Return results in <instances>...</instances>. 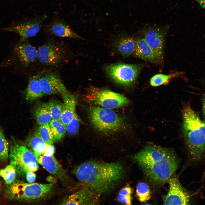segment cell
Instances as JSON below:
<instances>
[{
	"label": "cell",
	"instance_id": "obj_33",
	"mask_svg": "<svg viewBox=\"0 0 205 205\" xmlns=\"http://www.w3.org/2000/svg\"><path fill=\"white\" fill-rule=\"evenodd\" d=\"M27 181L29 183H33L36 179V175L34 172L28 171L25 174Z\"/></svg>",
	"mask_w": 205,
	"mask_h": 205
},
{
	"label": "cell",
	"instance_id": "obj_17",
	"mask_svg": "<svg viewBox=\"0 0 205 205\" xmlns=\"http://www.w3.org/2000/svg\"><path fill=\"white\" fill-rule=\"evenodd\" d=\"M62 95L64 103L60 120L66 126L76 113L75 110L77 101L75 96L69 91L62 94Z\"/></svg>",
	"mask_w": 205,
	"mask_h": 205
},
{
	"label": "cell",
	"instance_id": "obj_32",
	"mask_svg": "<svg viewBox=\"0 0 205 205\" xmlns=\"http://www.w3.org/2000/svg\"><path fill=\"white\" fill-rule=\"evenodd\" d=\"M81 120L76 113L73 119L66 125V132L70 135H74L78 132Z\"/></svg>",
	"mask_w": 205,
	"mask_h": 205
},
{
	"label": "cell",
	"instance_id": "obj_35",
	"mask_svg": "<svg viewBox=\"0 0 205 205\" xmlns=\"http://www.w3.org/2000/svg\"><path fill=\"white\" fill-rule=\"evenodd\" d=\"M202 111L203 115L204 118V122L205 123V95L202 98Z\"/></svg>",
	"mask_w": 205,
	"mask_h": 205
},
{
	"label": "cell",
	"instance_id": "obj_34",
	"mask_svg": "<svg viewBox=\"0 0 205 205\" xmlns=\"http://www.w3.org/2000/svg\"><path fill=\"white\" fill-rule=\"evenodd\" d=\"M55 152V148L53 144H48L43 153L44 154L48 155H54Z\"/></svg>",
	"mask_w": 205,
	"mask_h": 205
},
{
	"label": "cell",
	"instance_id": "obj_21",
	"mask_svg": "<svg viewBox=\"0 0 205 205\" xmlns=\"http://www.w3.org/2000/svg\"><path fill=\"white\" fill-rule=\"evenodd\" d=\"M40 75L32 77L24 91L26 99L32 101L42 97L44 94L39 83Z\"/></svg>",
	"mask_w": 205,
	"mask_h": 205
},
{
	"label": "cell",
	"instance_id": "obj_24",
	"mask_svg": "<svg viewBox=\"0 0 205 205\" xmlns=\"http://www.w3.org/2000/svg\"><path fill=\"white\" fill-rule=\"evenodd\" d=\"M49 125L55 142L62 139L66 132L65 126L60 120L53 119L52 120Z\"/></svg>",
	"mask_w": 205,
	"mask_h": 205
},
{
	"label": "cell",
	"instance_id": "obj_36",
	"mask_svg": "<svg viewBox=\"0 0 205 205\" xmlns=\"http://www.w3.org/2000/svg\"><path fill=\"white\" fill-rule=\"evenodd\" d=\"M197 2L200 6L205 9V0H194Z\"/></svg>",
	"mask_w": 205,
	"mask_h": 205
},
{
	"label": "cell",
	"instance_id": "obj_5",
	"mask_svg": "<svg viewBox=\"0 0 205 205\" xmlns=\"http://www.w3.org/2000/svg\"><path fill=\"white\" fill-rule=\"evenodd\" d=\"M89 115L92 125L101 132H117L125 125L123 119L111 109L92 105L89 108Z\"/></svg>",
	"mask_w": 205,
	"mask_h": 205
},
{
	"label": "cell",
	"instance_id": "obj_15",
	"mask_svg": "<svg viewBox=\"0 0 205 205\" xmlns=\"http://www.w3.org/2000/svg\"><path fill=\"white\" fill-rule=\"evenodd\" d=\"M34 154L38 163L41 165L46 171L62 181H67L68 177L65 171L54 155L48 156L43 153Z\"/></svg>",
	"mask_w": 205,
	"mask_h": 205
},
{
	"label": "cell",
	"instance_id": "obj_1",
	"mask_svg": "<svg viewBox=\"0 0 205 205\" xmlns=\"http://www.w3.org/2000/svg\"><path fill=\"white\" fill-rule=\"evenodd\" d=\"M132 158L155 184L168 181L179 165L178 158L172 150L153 145L146 146Z\"/></svg>",
	"mask_w": 205,
	"mask_h": 205
},
{
	"label": "cell",
	"instance_id": "obj_29",
	"mask_svg": "<svg viewBox=\"0 0 205 205\" xmlns=\"http://www.w3.org/2000/svg\"><path fill=\"white\" fill-rule=\"evenodd\" d=\"M47 103L52 119L60 120L63 111V105L55 100H51Z\"/></svg>",
	"mask_w": 205,
	"mask_h": 205
},
{
	"label": "cell",
	"instance_id": "obj_16",
	"mask_svg": "<svg viewBox=\"0 0 205 205\" xmlns=\"http://www.w3.org/2000/svg\"><path fill=\"white\" fill-rule=\"evenodd\" d=\"M24 42L17 44L14 47V52L21 63L27 66L37 58V50L30 44Z\"/></svg>",
	"mask_w": 205,
	"mask_h": 205
},
{
	"label": "cell",
	"instance_id": "obj_13",
	"mask_svg": "<svg viewBox=\"0 0 205 205\" xmlns=\"http://www.w3.org/2000/svg\"><path fill=\"white\" fill-rule=\"evenodd\" d=\"M165 35V31L164 29L153 28L147 30L144 37L161 63L163 59Z\"/></svg>",
	"mask_w": 205,
	"mask_h": 205
},
{
	"label": "cell",
	"instance_id": "obj_31",
	"mask_svg": "<svg viewBox=\"0 0 205 205\" xmlns=\"http://www.w3.org/2000/svg\"><path fill=\"white\" fill-rule=\"evenodd\" d=\"M9 145L3 130L0 125V160L4 161L9 157Z\"/></svg>",
	"mask_w": 205,
	"mask_h": 205
},
{
	"label": "cell",
	"instance_id": "obj_25",
	"mask_svg": "<svg viewBox=\"0 0 205 205\" xmlns=\"http://www.w3.org/2000/svg\"><path fill=\"white\" fill-rule=\"evenodd\" d=\"M183 72H177L169 75L157 74L151 78L150 81V84L153 87L166 84L173 78L184 75V74H183Z\"/></svg>",
	"mask_w": 205,
	"mask_h": 205
},
{
	"label": "cell",
	"instance_id": "obj_9",
	"mask_svg": "<svg viewBox=\"0 0 205 205\" xmlns=\"http://www.w3.org/2000/svg\"><path fill=\"white\" fill-rule=\"evenodd\" d=\"M46 17L44 15L21 23H14L9 27L2 29L17 34L20 37L19 42H22L29 38L35 36L38 33Z\"/></svg>",
	"mask_w": 205,
	"mask_h": 205
},
{
	"label": "cell",
	"instance_id": "obj_27",
	"mask_svg": "<svg viewBox=\"0 0 205 205\" xmlns=\"http://www.w3.org/2000/svg\"><path fill=\"white\" fill-rule=\"evenodd\" d=\"M42 139L48 144H53L55 142L49 124L39 125L36 131Z\"/></svg>",
	"mask_w": 205,
	"mask_h": 205
},
{
	"label": "cell",
	"instance_id": "obj_18",
	"mask_svg": "<svg viewBox=\"0 0 205 205\" xmlns=\"http://www.w3.org/2000/svg\"><path fill=\"white\" fill-rule=\"evenodd\" d=\"M47 28L49 32L57 36L75 39L81 38L65 22L59 19H56L52 21L48 24Z\"/></svg>",
	"mask_w": 205,
	"mask_h": 205
},
{
	"label": "cell",
	"instance_id": "obj_28",
	"mask_svg": "<svg viewBox=\"0 0 205 205\" xmlns=\"http://www.w3.org/2000/svg\"><path fill=\"white\" fill-rule=\"evenodd\" d=\"M136 194L137 198L140 202H146L150 199L151 195L148 185L144 182L138 183L136 187Z\"/></svg>",
	"mask_w": 205,
	"mask_h": 205
},
{
	"label": "cell",
	"instance_id": "obj_22",
	"mask_svg": "<svg viewBox=\"0 0 205 205\" xmlns=\"http://www.w3.org/2000/svg\"><path fill=\"white\" fill-rule=\"evenodd\" d=\"M34 115L39 125L49 124L52 119L48 103H42L38 105L34 109Z\"/></svg>",
	"mask_w": 205,
	"mask_h": 205
},
{
	"label": "cell",
	"instance_id": "obj_12",
	"mask_svg": "<svg viewBox=\"0 0 205 205\" xmlns=\"http://www.w3.org/2000/svg\"><path fill=\"white\" fill-rule=\"evenodd\" d=\"M39 82L44 94L62 95L68 92L59 77L54 73L40 75Z\"/></svg>",
	"mask_w": 205,
	"mask_h": 205
},
{
	"label": "cell",
	"instance_id": "obj_11",
	"mask_svg": "<svg viewBox=\"0 0 205 205\" xmlns=\"http://www.w3.org/2000/svg\"><path fill=\"white\" fill-rule=\"evenodd\" d=\"M168 182L169 188L167 194L163 197L165 205H187L190 200L189 196L176 177L170 178Z\"/></svg>",
	"mask_w": 205,
	"mask_h": 205
},
{
	"label": "cell",
	"instance_id": "obj_19",
	"mask_svg": "<svg viewBox=\"0 0 205 205\" xmlns=\"http://www.w3.org/2000/svg\"><path fill=\"white\" fill-rule=\"evenodd\" d=\"M134 54L139 58L157 64L161 63L155 53L144 38L136 40Z\"/></svg>",
	"mask_w": 205,
	"mask_h": 205
},
{
	"label": "cell",
	"instance_id": "obj_26",
	"mask_svg": "<svg viewBox=\"0 0 205 205\" xmlns=\"http://www.w3.org/2000/svg\"><path fill=\"white\" fill-rule=\"evenodd\" d=\"M132 188L129 186L127 185L120 190L116 196V200L122 204L131 205L132 204Z\"/></svg>",
	"mask_w": 205,
	"mask_h": 205
},
{
	"label": "cell",
	"instance_id": "obj_7",
	"mask_svg": "<svg viewBox=\"0 0 205 205\" xmlns=\"http://www.w3.org/2000/svg\"><path fill=\"white\" fill-rule=\"evenodd\" d=\"M142 67L141 64L117 63L107 66L106 71L109 77L116 83L130 87L136 83Z\"/></svg>",
	"mask_w": 205,
	"mask_h": 205
},
{
	"label": "cell",
	"instance_id": "obj_6",
	"mask_svg": "<svg viewBox=\"0 0 205 205\" xmlns=\"http://www.w3.org/2000/svg\"><path fill=\"white\" fill-rule=\"evenodd\" d=\"M9 157L10 164L19 175L28 171L35 172L38 168L36 156L33 151L25 146L14 144L10 146Z\"/></svg>",
	"mask_w": 205,
	"mask_h": 205
},
{
	"label": "cell",
	"instance_id": "obj_30",
	"mask_svg": "<svg viewBox=\"0 0 205 205\" xmlns=\"http://www.w3.org/2000/svg\"><path fill=\"white\" fill-rule=\"evenodd\" d=\"M16 172L14 167L10 164L0 170V176L5 183L8 185L11 184L15 180Z\"/></svg>",
	"mask_w": 205,
	"mask_h": 205
},
{
	"label": "cell",
	"instance_id": "obj_4",
	"mask_svg": "<svg viewBox=\"0 0 205 205\" xmlns=\"http://www.w3.org/2000/svg\"><path fill=\"white\" fill-rule=\"evenodd\" d=\"M53 188L52 183H28L15 180L9 185L6 193L12 199L34 201L45 198L50 194Z\"/></svg>",
	"mask_w": 205,
	"mask_h": 205
},
{
	"label": "cell",
	"instance_id": "obj_23",
	"mask_svg": "<svg viewBox=\"0 0 205 205\" xmlns=\"http://www.w3.org/2000/svg\"><path fill=\"white\" fill-rule=\"evenodd\" d=\"M26 144L34 153L39 154L43 153L48 145L40 137L37 131L27 140Z\"/></svg>",
	"mask_w": 205,
	"mask_h": 205
},
{
	"label": "cell",
	"instance_id": "obj_3",
	"mask_svg": "<svg viewBox=\"0 0 205 205\" xmlns=\"http://www.w3.org/2000/svg\"><path fill=\"white\" fill-rule=\"evenodd\" d=\"M182 130L189 153L194 160L205 155V123L192 108L186 105L182 110Z\"/></svg>",
	"mask_w": 205,
	"mask_h": 205
},
{
	"label": "cell",
	"instance_id": "obj_2",
	"mask_svg": "<svg viewBox=\"0 0 205 205\" xmlns=\"http://www.w3.org/2000/svg\"><path fill=\"white\" fill-rule=\"evenodd\" d=\"M73 173L85 186L99 195L115 186L123 178L124 170L118 162L91 161L75 167Z\"/></svg>",
	"mask_w": 205,
	"mask_h": 205
},
{
	"label": "cell",
	"instance_id": "obj_14",
	"mask_svg": "<svg viewBox=\"0 0 205 205\" xmlns=\"http://www.w3.org/2000/svg\"><path fill=\"white\" fill-rule=\"evenodd\" d=\"M99 195L91 189L85 186L63 198L60 204L62 205L95 204Z\"/></svg>",
	"mask_w": 205,
	"mask_h": 205
},
{
	"label": "cell",
	"instance_id": "obj_8",
	"mask_svg": "<svg viewBox=\"0 0 205 205\" xmlns=\"http://www.w3.org/2000/svg\"><path fill=\"white\" fill-rule=\"evenodd\" d=\"M86 98L88 102L93 104L110 109L122 107L129 102L125 96L107 89L93 88Z\"/></svg>",
	"mask_w": 205,
	"mask_h": 205
},
{
	"label": "cell",
	"instance_id": "obj_10",
	"mask_svg": "<svg viewBox=\"0 0 205 205\" xmlns=\"http://www.w3.org/2000/svg\"><path fill=\"white\" fill-rule=\"evenodd\" d=\"M64 50L59 45L49 42L37 50V58L42 63L47 65H56L63 60Z\"/></svg>",
	"mask_w": 205,
	"mask_h": 205
},
{
	"label": "cell",
	"instance_id": "obj_20",
	"mask_svg": "<svg viewBox=\"0 0 205 205\" xmlns=\"http://www.w3.org/2000/svg\"><path fill=\"white\" fill-rule=\"evenodd\" d=\"M136 46V40L133 37L122 35L116 41L115 47L121 55L128 57L134 54Z\"/></svg>",
	"mask_w": 205,
	"mask_h": 205
}]
</instances>
